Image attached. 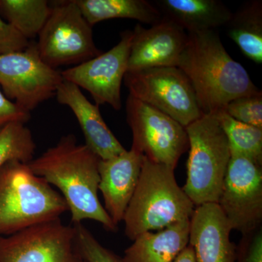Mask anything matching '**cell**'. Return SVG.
I'll return each mask as SVG.
<instances>
[{"label": "cell", "instance_id": "obj_12", "mask_svg": "<svg viewBox=\"0 0 262 262\" xmlns=\"http://www.w3.org/2000/svg\"><path fill=\"white\" fill-rule=\"evenodd\" d=\"M133 31H125L115 47L61 72L68 81L91 94L96 104L122 108L121 85L127 72Z\"/></svg>", "mask_w": 262, "mask_h": 262}, {"label": "cell", "instance_id": "obj_4", "mask_svg": "<svg viewBox=\"0 0 262 262\" xmlns=\"http://www.w3.org/2000/svg\"><path fill=\"white\" fill-rule=\"evenodd\" d=\"M67 211L61 194L28 163L11 160L0 168V236L57 220Z\"/></svg>", "mask_w": 262, "mask_h": 262}, {"label": "cell", "instance_id": "obj_19", "mask_svg": "<svg viewBox=\"0 0 262 262\" xmlns=\"http://www.w3.org/2000/svg\"><path fill=\"white\" fill-rule=\"evenodd\" d=\"M90 25L112 18H129L154 24L163 20L161 12L147 0H75Z\"/></svg>", "mask_w": 262, "mask_h": 262}, {"label": "cell", "instance_id": "obj_26", "mask_svg": "<svg viewBox=\"0 0 262 262\" xmlns=\"http://www.w3.org/2000/svg\"><path fill=\"white\" fill-rule=\"evenodd\" d=\"M234 262H262L261 227L243 234L239 244L236 246Z\"/></svg>", "mask_w": 262, "mask_h": 262}, {"label": "cell", "instance_id": "obj_25", "mask_svg": "<svg viewBox=\"0 0 262 262\" xmlns=\"http://www.w3.org/2000/svg\"><path fill=\"white\" fill-rule=\"evenodd\" d=\"M237 121L262 128V92L232 100L223 108Z\"/></svg>", "mask_w": 262, "mask_h": 262}, {"label": "cell", "instance_id": "obj_15", "mask_svg": "<svg viewBox=\"0 0 262 262\" xmlns=\"http://www.w3.org/2000/svg\"><path fill=\"white\" fill-rule=\"evenodd\" d=\"M231 231L217 203L195 207L190 218L189 242L195 262H234L236 246L231 241Z\"/></svg>", "mask_w": 262, "mask_h": 262}, {"label": "cell", "instance_id": "obj_18", "mask_svg": "<svg viewBox=\"0 0 262 262\" xmlns=\"http://www.w3.org/2000/svg\"><path fill=\"white\" fill-rule=\"evenodd\" d=\"M153 3L164 18L187 33L225 27L233 13L220 0H158Z\"/></svg>", "mask_w": 262, "mask_h": 262}, {"label": "cell", "instance_id": "obj_9", "mask_svg": "<svg viewBox=\"0 0 262 262\" xmlns=\"http://www.w3.org/2000/svg\"><path fill=\"white\" fill-rule=\"evenodd\" d=\"M61 72L42 61L36 43L22 51L0 55V89L10 101L31 113L56 96Z\"/></svg>", "mask_w": 262, "mask_h": 262}, {"label": "cell", "instance_id": "obj_11", "mask_svg": "<svg viewBox=\"0 0 262 262\" xmlns=\"http://www.w3.org/2000/svg\"><path fill=\"white\" fill-rule=\"evenodd\" d=\"M217 204L232 230L246 234L261 227L262 166L231 155Z\"/></svg>", "mask_w": 262, "mask_h": 262}, {"label": "cell", "instance_id": "obj_3", "mask_svg": "<svg viewBox=\"0 0 262 262\" xmlns=\"http://www.w3.org/2000/svg\"><path fill=\"white\" fill-rule=\"evenodd\" d=\"M195 206L176 180L173 169L144 156L139 182L123 217L125 234H140L190 220Z\"/></svg>", "mask_w": 262, "mask_h": 262}, {"label": "cell", "instance_id": "obj_1", "mask_svg": "<svg viewBox=\"0 0 262 262\" xmlns=\"http://www.w3.org/2000/svg\"><path fill=\"white\" fill-rule=\"evenodd\" d=\"M99 160L85 144H78L75 136L69 134L28 165L33 173L59 189L72 225L93 220L115 232L117 226L98 199Z\"/></svg>", "mask_w": 262, "mask_h": 262}, {"label": "cell", "instance_id": "obj_2", "mask_svg": "<svg viewBox=\"0 0 262 262\" xmlns=\"http://www.w3.org/2000/svg\"><path fill=\"white\" fill-rule=\"evenodd\" d=\"M177 67L190 81L203 115L261 91L246 69L227 53L214 30L188 32Z\"/></svg>", "mask_w": 262, "mask_h": 262}, {"label": "cell", "instance_id": "obj_30", "mask_svg": "<svg viewBox=\"0 0 262 262\" xmlns=\"http://www.w3.org/2000/svg\"><path fill=\"white\" fill-rule=\"evenodd\" d=\"M80 262H87V261H84V260L82 259H82L80 260Z\"/></svg>", "mask_w": 262, "mask_h": 262}, {"label": "cell", "instance_id": "obj_16", "mask_svg": "<svg viewBox=\"0 0 262 262\" xmlns=\"http://www.w3.org/2000/svg\"><path fill=\"white\" fill-rule=\"evenodd\" d=\"M56 96L58 103L72 110L80 124L84 144L100 159L113 158L126 150L103 120L99 106L90 102L78 86L63 80Z\"/></svg>", "mask_w": 262, "mask_h": 262}, {"label": "cell", "instance_id": "obj_23", "mask_svg": "<svg viewBox=\"0 0 262 262\" xmlns=\"http://www.w3.org/2000/svg\"><path fill=\"white\" fill-rule=\"evenodd\" d=\"M35 149L32 131L25 124H9L0 131V168L11 160L29 163L34 159Z\"/></svg>", "mask_w": 262, "mask_h": 262}, {"label": "cell", "instance_id": "obj_27", "mask_svg": "<svg viewBox=\"0 0 262 262\" xmlns=\"http://www.w3.org/2000/svg\"><path fill=\"white\" fill-rule=\"evenodd\" d=\"M29 44L30 41L24 38L0 15V55L22 51Z\"/></svg>", "mask_w": 262, "mask_h": 262}, {"label": "cell", "instance_id": "obj_14", "mask_svg": "<svg viewBox=\"0 0 262 262\" xmlns=\"http://www.w3.org/2000/svg\"><path fill=\"white\" fill-rule=\"evenodd\" d=\"M144 155L131 148L106 160L100 159L98 190L102 194L104 209L115 225L124 215L135 192L140 177Z\"/></svg>", "mask_w": 262, "mask_h": 262}, {"label": "cell", "instance_id": "obj_17", "mask_svg": "<svg viewBox=\"0 0 262 262\" xmlns=\"http://www.w3.org/2000/svg\"><path fill=\"white\" fill-rule=\"evenodd\" d=\"M190 220L138 236L125 251V262H173L189 242Z\"/></svg>", "mask_w": 262, "mask_h": 262}, {"label": "cell", "instance_id": "obj_22", "mask_svg": "<svg viewBox=\"0 0 262 262\" xmlns=\"http://www.w3.org/2000/svg\"><path fill=\"white\" fill-rule=\"evenodd\" d=\"M216 115L227 136L231 155H242L262 166V128L234 120L223 108L216 111Z\"/></svg>", "mask_w": 262, "mask_h": 262}, {"label": "cell", "instance_id": "obj_29", "mask_svg": "<svg viewBox=\"0 0 262 262\" xmlns=\"http://www.w3.org/2000/svg\"><path fill=\"white\" fill-rule=\"evenodd\" d=\"M173 262H195L192 246L190 245H188L185 249L179 255L178 257L176 258Z\"/></svg>", "mask_w": 262, "mask_h": 262}, {"label": "cell", "instance_id": "obj_20", "mask_svg": "<svg viewBox=\"0 0 262 262\" xmlns=\"http://www.w3.org/2000/svg\"><path fill=\"white\" fill-rule=\"evenodd\" d=\"M230 39L250 60L262 63V2L245 3L225 26Z\"/></svg>", "mask_w": 262, "mask_h": 262}, {"label": "cell", "instance_id": "obj_8", "mask_svg": "<svg viewBox=\"0 0 262 262\" xmlns=\"http://www.w3.org/2000/svg\"><path fill=\"white\" fill-rule=\"evenodd\" d=\"M126 116L133 134L131 148L150 161L175 170L182 155L189 149L185 127L130 95L126 101Z\"/></svg>", "mask_w": 262, "mask_h": 262}, {"label": "cell", "instance_id": "obj_21", "mask_svg": "<svg viewBox=\"0 0 262 262\" xmlns=\"http://www.w3.org/2000/svg\"><path fill=\"white\" fill-rule=\"evenodd\" d=\"M51 10L46 0H0L2 18L29 41L39 35Z\"/></svg>", "mask_w": 262, "mask_h": 262}, {"label": "cell", "instance_id": "obj_10", "mask_svg": "<svg viewBox=\"0 0 262 262\" xmlns=\"http://www.w3.org/2000/svg\"><path fill=\"white\" fill-rule=\"evenodd\" d=\"M73 225L61 218L0 236V262H80Z\"/></svg>", "mask_w": 262, "mask_h": 262}, {"label": "cell", "instance_id": "obj_13", "mask_svg": "<svg viewBox=\"0 0 262 262\" xmlns=\"http://www.w3.org/2000/svg\"><path fill=\"white\" fill-rule=\"evenodd\" d=\"M187 41V32L163 18L149 29L137 24L133 31L127 72L177 67Z\"/></svg>", "mask_w": 262, "mask_h": 262}, {"label": "cell", "instance_id": "obj_28", "mask_svg": "<svg viewBox=\"0 0 262 262\" xmlns=\"http://www.w3.org/2000/svg\"><path fill=\"white\" fill-rule=\"evenodd\" d=\"M30 114L8 99L0 89V131L13 122L25 124L30 120Z\"/></svg>", "mask_w": 262, "mask_h": 262}, {"label": "cell", "instance_id": "obj_5", "mask_svg": "<svg viewBox=\"0 0 262 262\" xmlns=\"http://www.w3.org/2000/svg\"><path fill=\"white\" fill-rule=\"evenodd\" d=\"M185 128L189 153L182 189L195 207L217 203L231 153L216 112L203 115Z\"/></svg>", "mask_w": 262, "mask_h": 262}, {"label": "cell", "instance_id": "obj_7", "mask_svg": "<svg viewBox=\"0 0 262 262\" xmlns=\"http://www.w3.org/2000/svg\"><path fill=\"white\" fill-rule=\"evenodd\" d=\"M92 28L75 0L60 2L52 7L51 15L38 35L36 46L39 56L56 70L99 56L103 52L95 44Z\"/></svg>", "mask_w": 262, "mask_h": 262}, {"label": "cell", "instance_id": "obj_6", "mask_svg": "<svg viewBox=\"0 0 262 262\" xmlns=\"http://www.w3.org/2000/svg\"><path fill=\"white\" fill-rule=\"evenodd\" d=\"M123 80L130 96L168 115L184 127L203 115L190 81L178 67L127 72Z\"/></svg>", "mask_w": 262, "mask_h": 262}, {"label": "cell", "instance_id": "obj_24", "mask_svg": "<svg viewBox=\"0 0 262 262\" xmlns=\"http://www.w3.org/2000/svg\"><path fill=\"white\" fill-rule=\"evenodd\" d=\"M81 258L87 262H125L123 258L102 246L82 223L72 225Z\"/></svg>", "mask_w": 262, "mask_h": 262}]
</instances>
